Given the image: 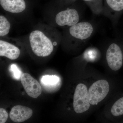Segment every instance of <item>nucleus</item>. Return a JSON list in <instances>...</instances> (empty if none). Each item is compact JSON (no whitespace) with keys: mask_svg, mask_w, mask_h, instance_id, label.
<instances>
[{"mask_svg":"<svg viewBox=\"0 0 123 123\" xmlns=\"http://www.w3.org/2000/svg\"><path fill=\"white\" fill-rule=\"evenodd\" d=\"M29 41L33 52L39 57H47L53 52L54 44L52 41L42 31H32L29 36Z\"/></svg>","mask_w":123,"mask_h":123,"instance_id":"nucleus-1","label":"nucleus"},{"mask_svg":"<svg viewBox=\"0 0 123 123\" xmlns=\"http://www.w3.org/2000/svg\"><path fill=\"white\" fill-rule=\"evenodd\" d=\"M73 107L76 113H84L89 110L91 105L88 96V88L84 83L77 85L74 91Z\"/></svg>","mask_w":123,"mask_h":123,"instance_id":"nucleus-2","label":"nucleus"},{"mask_svg":"<svg viewBox=\"0 0 123 123\" xmlns=\"http://www.w3.org/2000/svg\"><path fill=\"white\" fill-rule=\"evenodd\" d=\"M109 82L101 79L94 82L88 89V96L91 105H96L107 96L110 91Z\"/></svg>","mask_w":123,"mask_h":123,"instance_id":"nucleus-3","label":"nucleus"},{"mask_svg":"<svg viewBox=\"0 0 123 123\" xmlns=\"http://www.w3.org/2000/svg\"><path fill=\"white\" fill-rule=\"evenodd\" d=\"M106 59L110 68L113 71L119 70L123 64V52L118 44L112 43L108 47L106 53Z\"/></svg>","mask_w":123,"mask_h":123,"instance_id":"nucleus-4","label":"nucleus"},{"mask_svg":"<svg viewBox=\"0 0 123 123\" xmlns=\"http://www.w3.org/2000/svg\"><path fill=\"white\" fill-rule=\"evenodd\" d=\"M21 81L27 94L30 97L36 98L42 93V88L38 82L29 74H23Z\"/></svg>","mask_w":123,"mask_h":123,"instance_id":"nucleus-5","label":"nucleus"},{"mask_svg":"<svg viewBox=\"0 0 123 123\" xmlns=\"http://www.w3.org/2000/svg\"><path fill=\"white\" fill-rule=\"evenodd\" d=\"M79 14L74 9H69L60 11L55 17L56 23L58 25L72 26L78 23Z\"/></svg>","mask_w":123,"mask_h":123,"instance_id":"nucleus-6","label":"nucleus"},{"mask_svg":"<svg viewBox=\"0 0 123 123\" xmlns=\"http://www.w3.org/2000/svg\"><path fill=\"white\" fill-rule=\"evenodd\" d=\"M93 27L90 23H78L69 29L70 35L74 37L83 40L90 37L93 33Z\"/></svg>","mask_w":123,"mask_h":123,"instance_id":"nucleus-7","label":"nucleus"},{"mask_svg":"<svg viewBox=\"0 0 123 123\" xmlns=\"http://www.w3.org/2000/svg\"><path fill=\"white\" fill-rule=\"evenodd\" d=\"M33 113V111L30 108L18 105L12 108L10 113V117L15 123H22L30 118Z\"/></svg>","mask_w":123,"mask_h":123,"instance_id":"nucleus-8","label":"nucleus"},{"mask_svg":"<svg viewBox=\"0 0 123 123\" xmlns=\"http://www.w3.org/2000/svg\"><path fill=\"white\" fill-rule=\"evenodd\" d=\"M19 49L13 44L4 40H0V56L11 60L17 59L20 56Z\"/></svg>","mask_w":123,"mask_h":123,"instance_id":"nucleus-9","label":"nucleus"},{"mask_svg":"<svg viewBox=\"0 0 123 123\" xmlns=\"http://www.w3.org/2000/svg\"><path fill=\"white\" fill-rule=\"evenodd\" d=\"M0 4L5 11L12 13H19L25 9L24 0H0Z\"/></svg>","mask_w":123,"mask_h":123,"instance_id":"nucleus-10","label":"nucleus"},{"mask_svg":"<svg viewBox=\"0 0 123 123\" xmlns=\"http://www.w3.org/2000/svg\"><path fill=\"white\" fill-rule=\"evenodd\" d=\"M41 82L43 88L48 92L58 90L61 86V80L56 75H46L43 76Z\"/></svg>","mask_w":123,"mask_h":123,"instance_id":"nucleus-11","label":"nucleus"},{"mask_svg":"<svg viewBox=\"0 0 123 123\" xmlns=\"http://www.w3.org/2000/svg\"><path fill=\"white\" fill-rule=\"evenodd\" d=\"M100 54L99 51L94 48L87 49L83 54L84 60L87 62H92L96 61L99 58Z\"/></svg>","mask_w":123,"mask_h":123,"instance_id":"nucleus-12","label":"nucleus"},{"mask_svg":"<svg viewBox=\"0 0 123 123\" xmlns=\"http://www.w3.org/2000/svg\"><path fill=\"white\" fill-rule=\"evenodd\" d=\"M111 113L115 117L123 115V97L118 99L112 105L111 109Z\"/></svg>","mask_w":123,"mask_h":123,"instance_id":"nucleus-13","label":"nucleus"},{"mask_svg":"<svg viewBox=\"0 0 123 123\" xmlns=\"http://www.w3.org/2000/svg\"><path fill=\"white\" fill-rule=\"evenodd\" d=\"M10 29V23L2 15L0 16V36H5L9 33Z\"/></svg>","mask_w":123,"mask_h":123,"instance_id":"nucleus-14","label":"nucleus"},{"mask_svg":"<svg viewBox=\"0 0 123 123\" xmlns=\"http://www.w3.org/2000/svg\"><path fill=\"white\" fill-rule=\"evenodd\" d=\"M106 2L108 6L114 11L123 10V0H106Z\"/></svg>","mask_w":123,"mask_h":123,"instance_id":"nucleus-15","label":"nucleus"},{"mask_svg":"<svg viewBox=\"0 0 123 123\" xmlns=\"http://www.w3.org/2000/svg\"><path fill=\"white\" fill-rule=\"evenodd\" d=\"M10 70L13 76L15 79L18 80L21 78L22 75L21 70L15 64H12L10 67Z\"/></svg>","mask_w":123,"mask_h":123,"instance_id":"nucleus-16","label":"nucleus"},{"mask_svg":"<svg viewBox=\"0 0 123 123\" xmlns=\"http://www.w3.org/2000/svg\"><path fill=\"white\" fill-rule=\"evenodd\" d=\"M8 114L4 109L0 108V123H5L8 119Z\"/></svg>","mask_w":123,"mask_h":123,"instance_id":"nucleus-17","label":"nucleus"},{"mask_svg":"<svg viewBox=\"0 0 123 123\" xmlns=\"http://www.w3.org/2000/svg\"><path fill=\"white\" fill-rule=\"evenodd\" d=\"M86 0V1H90V0Z\"/></svg>","mask_w":123,"mask_h":123,"instance_id":"nucleus-18","label":"nucleus"}]
</instances>
